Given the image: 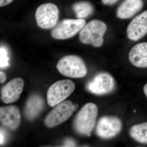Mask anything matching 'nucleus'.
<instances>
[{"instance_id":"1","label":"nucleus","mask_w":147,"mask_h":147,"mask_svg":"<svg viewBox=\"0 0 147 147\" xmlns=\"http://www.w3.org/2000/svg\"><path fill=\"white\" fill-rule=\"evenodd\" d=\"M107 30V26L103 21L92 20L85 24L79 32V40L84 44L100 47L103 44V36Z\"/></svg>"},{"instance_id":"2","label":"nucleus","mask_w":147,"mask_h":147,"mask_svg":"<svg viewBox=\"0 0 147 147\" xmlns=\"http://www.w3.org/2000/svg\"><path fill=\"white\" fill-rule=\"evenodd\" d=\"M98 115L96 104L89 102L79 110L74 121V127L79 134L89 136L95 124Z\"/></svg>"},{"instance_id":"3","label":"nucleus","mask_w":147,"mask_h":147,"mask_svg":"<svg viewBox=\"0 0 147 147\" xmlns=\"http://www.w3.org/2000/svg\"><path fill=\"white\" fill-rule=\"evenodd\" d=\"M57 68L61 74L70 78H82L87 73L86 64L82 58L76 55H67L62 58L58 61Z\"/></svg>"},{"instance_id":"4","label":"nucleus","mask_w":147,"mask_h":147,"mask_svg":"<svg viewBox=\"0 0 147 147\" xmlns=\"http://www.w3.org/2000/svg\"><path fill=\"white\" fill-rule=\"evenodd\" d=\"M86 23L84 19H64L52 29L51 36L57 40L70 38L80 32Z\"/></svg>"},{"instance_id":"5","label":"nucleus","mask_w":147,"mask_h":147,"mask_svg":"<svg viewBox=\"0 0 147 147\" xmlns=\"http://www.w3.org/2000/svg\"><path fill=\"white\" fill-rule=\"evenodd\" d=\"M75 85L71 80H60L50 86L47 92V101L51 107H54L64 101L72 93Z\"/></svg>"},{"instance_id":"6","label":"nucleus","mask_w":147,"mask_h":147,"mask_svg":"<svg viewBox=\"0 0 147 147\" xmlns=\"http://www.w3.org/2000/svg\"><path fill=\"white\" fill-rule=\"evenodd\" d=\"M59 11L55 4L46 3L39 6L35 14L37 26L43 29L53 28L58 23Z\"/></svg>"},{"instance_id":"7","label":"nucleus","mask_w":147,"mask_h":147,"mask_svg":"<svg viewBox=\"0 0 147 147\" xmlns=\"http://www.w3.org/2000/svg\"><path fill=\"white\" fill-rule=\"evenodd\" d=\"M75 110V105L71 101H62L47 115L45 120V125L49 127L57 126L68 119Z\"/></svg>"},{"instance_id":"8","label":"nucleus","mask_w":147,"mask_h":147,"mask_svg":"<svg viewBox=\"0 0 147 147\" xmlns=\"http://www.w3.org/2000/svg\"><path fill=\"white\" fill-rule=\"evenodd\" d=\"M115 87L113 76L107 72H100L94 76L87 84L86 88L92 93L98 95L108 94Z\"/></svg>"},{"instance_id":"9","label":"nucleus","mask_w":147,"mask_h":147,"mask_svg":"<svg viewBox=\"0 0 147 147\" xmlns=\"http://www.w3.org/2000/svg\"><path fill=\"white\" fill-rule=\"evenodd\" d=\"M122 128L120 119L115 116H105L99 119L96 127V133L103 139H109L115 137Z\"/></svg>"},{"instance_id":"10","label":"nucleus","mask_w":147,"mask_h":147,"mask_svg":"<svg viewBox=\"0 0 147 147\" xmlns=\"http://www.w3.org/2000/svg\"><path fill=\"white\" fill-rule=\"evenodd\" d=\"M147 34V10L134 17L127 28V35L129 39L136 41Z\"/></svg>"},{"instance_id":"11","label":"nucleus","mask_w":147,"mask_h":147,"mask_svg":"<svg viewBox=\"0 0 147 147\" xmlns=\"http://www.w3.org/2000/svg\"><path fill=\"white\" fill-rule=\"evenodd\" d=\"M24 82L20 78H14L6 84L1 90V99L6 104L15 102L20 97L23 89Z\"/></svg>"},{"instance_id":"12","label":"nucleus","mask_w":147,"mask_h":147,"mask_svg":"<svg viewBox=\"0 0 147 147\" xmlns=\"http://www.w3.org/2000/svg\"><path fill=\"white\" fill-rule=\"evenodd\" d=\"M0 120L4 126L11 129L18 128L21 121V113L18 107L15 105L1 107Z\"/></svg>"},{"instance_id":"13","label":"nucleus","mask_w":147,"mask_h":147,"mask_svg":"<svg viewBox=\"0 0 147 147\" xmlns=\"http://www.w3.org/2000/svg\"><path fill=\"white\" fill-rule=\"evenodd\" d=\"M131 64L139 68L147 67V42L138 43L132 47L129 53Z\"/></svg>"},{"instance_id":"14","label":"nucleus","mask_w":147,"mask_h":147,"mask_svg":"<svg viewBox=\"0 0 147 147\" xmlns=\"http://www.w3.org/2000/svg\"><path fill=\"white\" fill-rule=\"evenodd\" d=\"M143 0H124L117 9V15L121 19L131 18L142 9Z\"/></svg>"},{"instance_id":"15","label":"nucleus","mask_w":147,"mask_h":147,"mask_svg":"<svg viewBox=\"0 0 147 147\" xmlns=\"http://www.w3.org/2000/svg\"><path fill=\"white\" fill-rule=\"evenodd\" d=\"M42 98L38 94L32 95L27 100L24 114L28 119H33L37 117L44 107Z\"/></svg>"},{"instance_id":"16","label":"nucleus","mask_w":147,"mask_h":147,"mask_svg":"<svg viewBox=\"0 0 147 147\" xmlns=\"http://www.w3.org/2000/svg\"><path fill=\"white\" fill-rule=\"evenodd\" d=\"M129 134L136 142L147 144V122L137 124L131 127Z\"/></svg>"},{"instance_id":"17","label":"nucleus","mask_w":147,"mask_h":147,"mask_svg":"<svg viewBox=\"0 0 147 147\" xmlns=\"http://www.w3.org/2000/svg\"><path fill=\"white\" fill-rule=\"evenodd\" d=\"M72 8L78 19H84L93 13L94 7L90 3L86 1L76 2L72 5Z\"/></svg>"},{"instance_id":"18","label":"nucleus","mask_w":147,"mask_h":147,"mask_svg":"<svg viewBox=\"0 0 147 147\" xmlns=\"http://www.w3.org/2000/svg\"><path fill=\"white\" fill-rule=\"evenodd\" d=\"M0 66L1 68H4L7 67L9 65L8 53L6 48L4 47H1L0 49Z\"/></svg>"},{"instance_id":"19","label":"nucleus","mask_w":147,"mask_h":147,"mask_svg":"<svg viewBox=\"0 0 147 147\" xmlns=\"http://www.w3.org/2000/svg\"><path fill=\"white\" fill-rule=\"evenodd\" d=\"M119 0H101L102 3L105 5H111L117 2Z\"/></svg>"},{"instance_id":"20","label":"nucleus","mask_w":147,"mask_h":147,"mask_svg":"<svg viewBox=\"0 0 147 147\" xmlns=\"http://www.w3.org/2000/svg\"><path fill=\"white\" fill-rule=\"evenodd\" d=\"M76 144L72 140L70 139L66 140L64 144V146L65 147H74L75 146Z\"/></svg>"},{"instance_id":"21","label":"nucleus","mask_w":147,"mask_h":147,"mask_svg":"<svg viewBox=\"0 0 147 147\" xmlns=\"http://www.w3.org/2000/svg\"><path fill=\"white\" fill-rule=\"evenodd\" d=\"M13 0H0V7L4 6L9 4Z\"/></svg>"},{"instance_id":"22","label":"nucleus","mask_w":147,"mask_h":147,"mask_svg":"<svg viewBox=\"0 0 147 147\" xmlns=\"http://www.w3.org/2000/svg\"><path fill=\"white\" fill-rule=\"evenodd\" d=\"M6 79V76L5 73L3 71H0V82L1 83H3L5 81Z\"/></svg>"},{"instance_id":"23","label":"nucleus","mask_w":147,"mask_h":147,"mask_svg":"<svg viewBox=\"0 0 147 147\" xmlns=\"http://www.w3.org/2000/svg\"><path fill=\"white\" fill-rule=\"evenodd\" d=\"M5 134H4L3 131L1 129V144H3L5 140Z\"/></svg>"},{"instance_id":"24","label":"nucleus","mask_w":147,"mask_h":147,"mask_svg":"<svg viewBox=\"0 0 147 147\" xmlns=\"http://www.w3.org/2000/svg\"><path fill=\"white\" fill-rule=\"evenodd\" d=\"M144 91L145 95L147 97V83L144 87Z\"/></svg>"}]
</instances>
